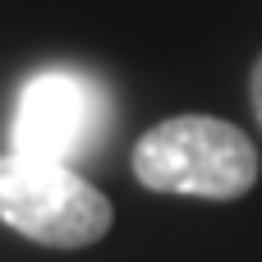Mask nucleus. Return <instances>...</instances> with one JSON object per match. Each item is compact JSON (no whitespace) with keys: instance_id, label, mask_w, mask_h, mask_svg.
Returning <instances> with one entry per match:
<instances>
[{"instance_id":"obj_3","label":"nucleus","mask_w":262,"mask_h":262,"mask_svg":"<svg viewBox=\"0 0 262 262\" xmlns=\"http://www.w3.org/2000/svg\"><path fill=\"white\" fill-rule=\"evenodd\" d=\"M111 129V97L78 69H41L23 83L9 124V152L78 166Z\"/></svg>"},{"instance_id":"obj_4","label":"nucleus","mask_w":262,"mask_h":262,"mask_svg":"<svg viewBox=\"0 0 262 262\" xmlns=\"http://www.w3.org/2000/svg\"><path fill=\"white\" fill-rule=\"evenodd\" d=\"M249 97H253V115H258V124H262V55H258V64H253V83H249Z\"/></svg>"},{"instance_id":"obj_2","label":"nucleus","mask_w":262,"mask_h":262,"mask_svg":"<svg viewBox=\"0 0 262 262\" xmlns=\"http://www.w3.org/2000/svg\"><path fill=\"white\" fill-rule=\"evenodd\" d=\"M0 221L46 249H83L111 230V203L78 166L0 152Z\"/></svg>"},{"instance_id":"obj_1","label":"nucleus","mask_w":262,"mask_h":262,"mask_svg":"<svg viewBox=\"0 0 262 262\" xmlns=\"http://www.w3.org/2000/svg\"><path fill=\"white\" fill-rule=\"evenodd\" d=\"M134 175L152 193L244 198L258 180V147L244 129L216 115H175L147 129L134 147Z\"/></svg>"}]
</instances>
